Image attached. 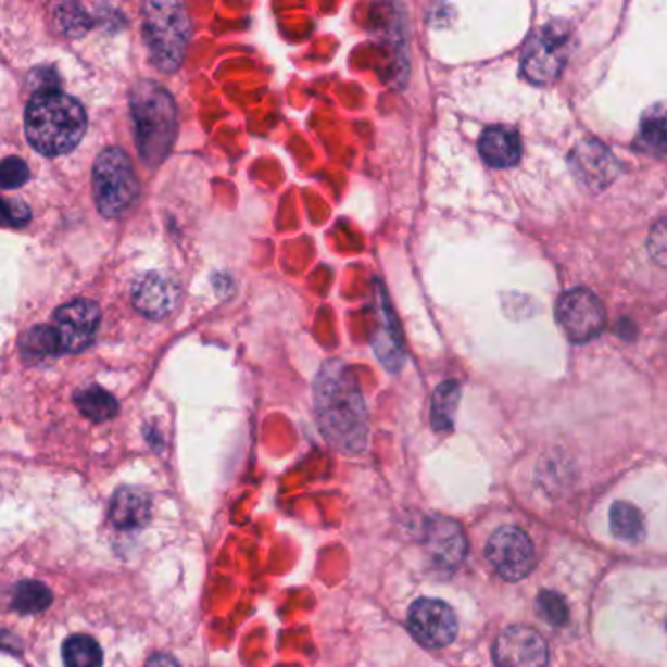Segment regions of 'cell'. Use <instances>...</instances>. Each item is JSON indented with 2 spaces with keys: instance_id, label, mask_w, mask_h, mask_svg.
Wrapping results in <instances>:
<instances>
[{
  "instance_id": "1",
  "label": "cell",
  "mask_w": 667,
  "mask_h": 667,
  "mask_svg": "<svg viewBox=\"0 0 667 667\" xmlns=\"http://www.w3.org/2000/svg\"><path fill=\"white\" fill-rule=\"evenodd\" d=\"M315 415L325 439L347 454L364 451L368 413L353 370L341 361H327L314 383Z\"/></svg>"
},
{
  "instance_id": "2",
  "label": "cell",
  "mask_w": 667,
  "mask_h": 667,
  "mask_svg": "<svg viewBox=\"0 0 667 667\" xmlns=\"http://www.w3.org/2000/svg\"><path fill=\"white\" fill-rule=\"evenodd\" d=\"M24 131L36 149L46 158L65 155L77 148L87 131V112L79 100L60 90L36 95L26 106Z\"/></svg>"
},
{
  "instance_id": "3",
  "label": "cell",
  "mask_w": 667,
  "mask_h": 667,
  "mask_svg": "<svg viewBox=\"0 0 667 667\" xmlns=\"http://www.w3.org/2000/svg\"><path fill=\"white\" fill-rule=\"evenodd\" d=\"M136 148L149 167H158L168 158L178 131L175 99L165 87L153 80H141L129 99Z\"/></svg>"
},
{
  "instance_id": "4",
  "label": "cell",
  "mask_w": 667,
  "mask_h": 667,
  "mask_svg": "<svg viewBox=\"0 0 667 667\" xmlns=\"http://www.w3.org/2000/svg\"><path fill=\"white\" fill-rule=\"evenodd\" d=\"M143 12V40L149 55L163 73H175L187 58L190 41V18L187 9L178 2H146Z\"/></svg>"
},
{
  "instance_id": "5",
  "label": "cell",
  "mask_w": 667,
  "mask_h": 667,
  "mask_svg": "<svg viewBox=\"0 0 667 667\" xmlns=\"http://www.w3.org/2000/svg\"><path fill=\"white\" fill-rule=\"evenodd\" d=\"M92 192L100 214L109 219L124 216L139 194L136 168L126 151L104 149L92 167Z\"/></svg>"
},
{
  "instance_id": "6",
  "label": "cell",
  "mask_w": 667,
  "mask_h": 667,
  "mask_svg": "<svg viewBox=\"0 0 667 667\" xmlns=\"http://www.w3.org/2000/svg\"><path fill=\"white\" fill-rule=\"evenodd\" d=\"M571 53V30L564 22H550L540 28L523 51L520 70L532 85L558 79Z\"/></svg>"
},
{
  "instance_id": "7",
  "label": "cell",
  "mask_w": 667,
  "mask_h": 667,
  "mask_svg": "<svg viewBox=\"0 0 667 667\" xmlns=\"http://www.w3.org/2000/svg\"><path fill=\"white\" fill-rule=\"evenodd\" d=\"M491 566L507 581L527 578L537 566V550L529 534L517 527H501L486 546Z\"/></svg>"
},
{
  "instance_id": "8",
  "label": "cell",
  "mask_w": 667,
  "mask_h": 667,
  "mask_svg": "<svg viewBox=\"0 0 667 667\" xmlns=\"http://www.w3.org/2000/svg\"><path fill=\"white\" fill-rule=\"evenodd\" d=\"M556 317L571 341L588 343L605 329V307L597 295L586 288H576L562 295Z\"/></svg>"
},
{
  "instance_id": "9",
  "label": "cell",
  "mask_w": 667,
  "mask_h": 667,
  "mask_svg": "<svg viewBox=\"0 0 667 667\" xmlns=\"http://www.w3.org/2000/svg\"><path fill=\"white\" fill-rule=\"evenodd\" d=\"M407 627L413 638L431 650L449 646L458 632V620L451 605L439 599H417L410 607Z\"/></svg>"
},
{
  "instance_id": "10",
  "label": "cell",
  "mask_w": 667,
  "mask_h": 667,
  "mask_svg": "<svg viewBox=\"0 0 667 667\" xmlns=\"http://www.w3.org/2000/svg\"><path fill=\"white\" fill-rule=\"evenodd\" d=\"M100 325V307L90 300H75L53 315V331L60 339L61 353H80L89 349Z\"/></svg>"
},
{
  "instance_id": "11",
  "label": "cell",
  "mask_w": 667,
  "mask_h": 667,
  "mask_svg": "<svg viewBox=\"0 0 667 667\" xmlns=\"http://www.w3.org/2000/svg\"><path fill=\"white\" fill-rule=\"evenodd\" d=\"M498 667H549V646L534 628L509 627L493 644Z\"/></svg>"
},
{
  "instance_id": "12",
  "label": "cell",
  "mask_w": 667,
  "mask_h": 667,
  "mask_svg": "<svg viewBox=\"0 0 667 667\" xmlns=\"http://www.w3.org/2000/svg\"><path fill=\"white\" fill-rule=\"evenodd\" d=\"M569 167L581 187L599 192L617 178L618 163L599 139H581L569 153Z\"/></svg>"
},
{
  "instance_id": "13",
  "label": "cell",
  "mask_w": 667,
  "mask_h": 667,
  "mask_svg": "<svg viewBox=\"0 0 667 667\" xmlns=\"http://www.w3.org/2000/svg\"><path fill=\"white\" fill-rule=\"evenodd\" d=\"M180 290L177 282L161 273H148L138 278L131 290V302L148 319H165L177 307Z\"/></svg>"
},
{
  "instance_id": "14",
  "label": "cell",
  "mask_w": 667,
  "mask_h": 667,
  "mask_svg": "<svg viewBox=\"0 0 667 667\" xmlns=\"http://www.w3.org/2000/svg\"><path fill=\"white\" fill-rule=\"evenodd\" d=\"M429 549L432 558L444 568H456L466 558L468 542L461 527L449 519H435L429 525Z\"/></svg>"
},
{
  "instance_id": "15",
  "label": "cell",
  "mask_w": 667,
  "mask_h": 667,
  "mask_svg": "<svg viewBox=\"0 0 667 667\" xmlns=\"http://www.w3.org/2000/svg\"><path fill=\"white\" fill-rule=\"evenodd\" d=\"M110 520L119 530L141 529L151 517V500L138 488H122L110 503Z\"/></svg>"
},
{
  "instance_id": "16",
  "label": "cell",
  "mask_w": 667,
  "mask_h": 667,
  "mask_svg": "<svg viewBox=\"0 0 667 667\" xmlns=\"http://www.w3.org/2000/svg\"><path fill=\"white\" fill-rule=\"evenodd\" d=\"M480 153L491 167H513L520 159L519 134L507 126L488 128L481 134Z\"/></svg>"
},
{
  "instance_id": "17",
  "label": "cell",
  "mask_w": 667,
  "mask_h": 667,
  "mask_svg": "<svg viewBox=\"0 0 667 667\" xmlns=\"http://www.w3.org/2000/svg\"><path fill=\"white\" fill-rule=\"evenodd\" d=\"M21 354L26 364H46L61 354L60 339L53 327L36 325L22 335Z\"/></svg>"
},
{
  "instance_id": "18",
  "label": "cell",
  "mask_w": 667,
  "mask_h": 667,
  "mask_svg": "<svg viewBox=\"0 0 667 667\" xmlns=\"http://www.w3.org/2000/svg\"><path fill=\"white\" fill-rule=\"evenodd\" d=\"M75 405L79 412L95 423H104L118 415L119 405L112 393L102 390L100 386H87L75 392Z\"/></svg>"
},
{
  "instance_id": "19",
  "label": "cell",
  "mask_w": 667,
  "mask_h": 667,
  "mask_svg": "<svg viewBox=\"0 0 667 667\" xmlns=\"http://www.w3.org/2000/svg\"><path fill=\"white\" fill-rule=\"evenodd\" d=\"M640 146L656 155H667V102L647 109L640 122Z\"/></svg>"
},
{
  "instance_id": "20",
  "label": "cell",
  "mask_w": 667,
  "mask_h": 667,
  "mask_svg": "<svg viewBox=\"0 0 667 667\" xmlns=\"http://www.w3.org/2000/svg\"><path fill=\"white\" fill-rule=\"evenodd\" d=\"M611 530L617 539L625 542H640L644 537V517L642 513L627 501H618L611 507Z\"/></svg>"
},
{
  "instance_id": "21",
  "label": "cell",
  "mask_w": 667,
  "mask_h": 667,
  "mask_svg": "<svg viewBox=\"0 0 667 667\" xmlns=\"http://www.w3.org/2000/svg\"><path fill=\"white\" fill-rule=\"evenodd\" d=\"M458 400H461V386L454 380H446L435 390V393H432L431 423L437 431L452 429Z\"/></svg>"
},
{
  "instance_id": "22",
  "label": "cell",
  "mask_w": 667,
  "mask_h": 667,
  "mask_svg": "<svg viewBox=\"0 0 667 667\" xmlns=\"http://www.w3.org/2000/svg\"><path fill=\"white\" fill-rule=\"evenodd\" d=\"M53 595L41 581H21L12 591V607L22 615H40L50 607Z\"/></svg>"
},
{
  "instance_id": "23",
  "label": "cell",
  "mask_w": 667,
  "mask_h": 667,
  "mask_svg": "<svg viewBox=\"0 0 667 667\" xmlns=\"http://www.w3.org/2000/svg\"><path fill=\"white\" fill-rule=\"evenodd\" d=\"M63 662L67 667H102L104 656L95 638L77 634L65 640Z\"/></svg>"
},
{
  "instance_id": "24",
  "label": "cell",
  "mask_w": 667,
  "mask_h": 667,
  "mask_svg": "<svg viewBox=\"0 0 667 667\" xmlns=\"http://www.w3.org/2000/svg\"><path fill=\"white\" fill-rule=\"evenodd\" d=\"M53 22L65 38H80L92 26L89 12L77 2H60L53 7Z\"/></svg>"
},
{
  "instance_id": "25",
  "label": "cell",
  "mask_w": 667,
  "mask_h": 667,
  "mask_svg": "<svg viewBox=\"0 0 667 667\" xmlns=\"http://www.w3.org/2000/svg\"><path fill=\"white\" fill-rule=\"evenodd\" d=\"M537 601H539V611L542 613V617L546 618L550 625L564 627L568 622L569 608L559 593L542 591Z\"/></svg>"
},
{
  "instance_id": "26",
  "label": "cell",
  "mask_w": 667,
  "mask_h": 667,
  "mask_svg": "<svg viewBox=\"0 0 667 667\" xmlns=\"http://www.w3.org/2000/svg\"><path fill=\"white\" fill-rule=\"evenodd\" d=\"M30 178V168L18 158H7L2 161L0 168V183L2 188L12 190V188H21L26 185Z\"/></svg>"
},
{
  "instance_id": "27",
  "label": "cell",
  "mask_w": 667,
  "mask_h": 667,
  "mask_svg": "<svg viewBox=\"0 0 667 667\" xmlns=\"http://www.w3.org/2000/svg\"><path fill=\"white\" fill-rule=\"evenodd\" d=\"M647 249L657 265L667 266V219H662L652 227L647 237Z\"/></svg>"
},
{
  "instance_id": "28",
  "label": "cell",
  "mask_w": 667,
  "mask_h": 667,
  "mask_svg": "<svg viewBox=\"0 0 667 667\" xmlns=\"http://www.w3.org/2000/svg\"><path fill=\"white\" fill-rule=\"evenodd\" d=\"M2 216L4 224L11 227L26 226L32 219L30 207L26 206L22 200H4L2 202Z\"/></svg>"
},
{
  "instance_id": "29",
  "label": "cell",
  "mask_w": 667,
  "mask_h": 667,
  "mask_svg": "<svg viewBox=\"0 0 667 667\" xmlns=\"http://www.w3.org/2000/svg\"><path fill=\"white\" fill-rule=\"evenodd\" d=\"M146 667H180L178 666L175 657L165 656V654H159V656L151 657Z\"/></svg>"
}]
</instances>
